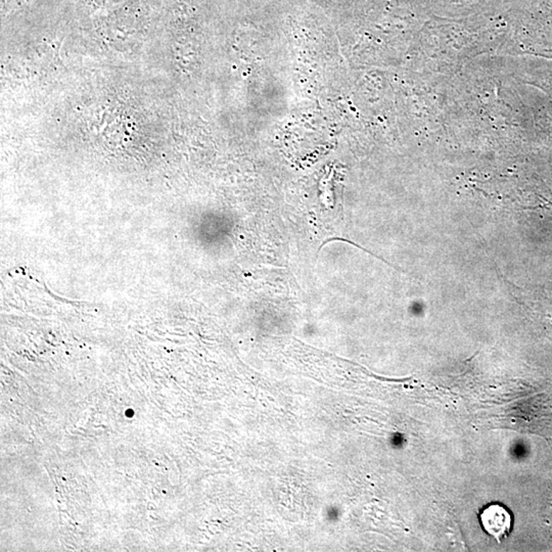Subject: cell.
<instances>
[{"label": "cell", "instance_id": "1", "mask_svg": "<svg viewBox=\"0 0 552 552\" xmlns=\"http://www.w3.org/2000/svg\"><path fill=\"white\" fill-rule=\"evenodd\" d=\"M479 520L486 533L494 537L498 543L506 539L513 528V514L500 504L484 506L479 513Z\"/></svg>", "mask_w": 552, "mask_h": 552}]
</instances>
